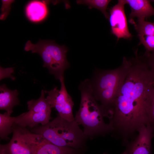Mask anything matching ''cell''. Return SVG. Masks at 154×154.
<instances>
[{
	"mask_svg": "<svg viewBox=\"0 0 154 154\" xmlns=\"http://www.w3.org/2000/svg\"><path fill=\"white\" fill-rule=\"evenodd\" d=\"M113 102L108 118L112 136L124 143L143 125L154 126L151 107L154 72L137 52Z\"/></svg>",
	"mask_w": 154,
	"mask_h": 154,
	"instance_id": "obj_1",
	"label": "cell"
},
{
	"mask_svg": "<svg viewBox=\"0 0 154 154\" xmlns=\"http://www.w3.org/2000/svg\"><path fill=\"white\" fill-rule=\"evenodd\" d=\"M79 89L81 101L74 120L83 126L84 133L88 139L111 133L112 128L105 122L103 111L94 97L90 79L81 82Z\"/></svg>",
	"mask_w": 154,
	"mask_h": 154,
	"instance_id": "obj_2",
	"label": "cell"
},
{
	"mask_svg": "<svg viewBox=\"0 0 154 154\" xmlns=\"http://www.w3.org/2000/svg\"><path fill=\"white\" fill-rule=\"evenodd\" d=\"M30 131L40 135L56 145L77 149H86L88 137L75 121H69L58 114L44 125L37 126Z\"/></svg>",
	"mask_w": 154,
	"mask_h": 154,
	"instance_id": "obj_3",
	"label": "cell"
},
{
	"mask_svg": "<svg viewBox=\"0 0 154 154\" xmlns=\"http://www.w3.org/2000/svg\"><path fill=\"white\" fill-rule=\"evenodd\" d=\"M130 59L123 58L121 65L109 70H97L90 79L94 97L103 110L105 117H108L112 105L129 71Z\"/></svg>",
	"mask_w": 154,
	"mask_h": 154,
	"instance_id": "obj_4",
	"label": "cell"
},
{
	"mask_svg": "<svg viewBox=\"0 0 154 154\" xmlns=\"http://www.w3.org/2000/svg\"><path fill=\"white\" fill-rule=\"evenodd\" d=\"M24 50L39 54L43 61V67L47 68L56 80L64 76L65 70L69 67L66 58L67 48L64 45H59L53 41L40 40L33 44L28 40Z\"/></svg>",
	"mask_w": 154,
	"mask_h": 154,
	"instance_id": "obj_5",
	"label": "cell"
},
{
	"mask_svg": "<svg viewBox=\"0 0 154 154\" xmlns=\"http://www.w3.org/2000/svg\"><path fill=\"white\" fill-rule=\"evenodd\" d=\"M12 129L13 135L9 143L0 144V154H35L47 141L42 136L15 123Z\"/></svg>",
	"mask_w": 154,
	"mask_h": 154,
	"instance_id": "obj_6",
	"label": "cell"
},
{
	"mask_svg": "<svg viewBox=\"0 0 154 154\" xmlns=\"http://www.w3.org/2000/svg\"><path fill=\"white\" fill-rule=\"evenodd\" d=\"M59 80L61 84L60 90L55 87L49 91L44 90L45 93L48 94L46 100L51 108L57 110L60 116L69 121H74L73 114L74 103L66 90L64 76Z\"/></svg>",
	"mask_w": 154,
	"mask_h": 154,
	"instance_id": "obj_7",
	"label": "cell"
},
{
	"mask_svg": "<svg viewBox=\"0 0 154 154\" xmlns=\"http://www.w3.org/2000/svg\"><path fill=\"white\" fill-rule=\"evenodd\" d=\"M125 0H119L110 10L109 18L112 33L117 38L129 39L132 35L129 32L124 10Z\"/></svg>",
	"mask_w": 154,
	"mask_h": 154,
	"instance_id": "obj_8",
	"label": "cell"
},
{
	"mask_svg": "<svg viewBox=\"0 0 154 154\" xmlns=\"http://www.w3.org/2000/svg\"><path fill=\"white\" fill-rule=\"evenodd\" d=\"M135 138L127 145L122 154H151V141L154 135V126L148 124L141 127Z\"/></svg>",
	"mask_w": 154,
	"mask_h": 154,
	"instance_id": "obj_9",
	"label": "cell"
},
{
	"mask_svg": "<svg viewBox=\"0 0 154 154\" xmlns=\"http://www.w3.org/2000/svg\"><path fill=\"white\" fill-rule=\"evenodd\" d=\"M51 112H35L28 111L23 113L17 117L15 123L21 126L29 127L33 128L39 124L44 125L51 119Z\"/></svg>",
	"mask_w": 154,
	"mask_h": 154,
	"instance_id": "obj_10",
	"label": "cell"
},
{
	"mask_svg": "<svg viewBox=\"0 0 154 154\" xmlns=\"http://www.w3.org/2000/svg\"><path fill=\"white\" fill-rule=\"evenodd\" d=\"M126 4L130 6L131 11L129 14L130 22L135 17L137 20H145L154 16V8L147 0H126Z\"/></svg>",
	"mask_w": 154,
	"mask_h": 154,
	"instance_id": "obj_11",
	"label": "cell"
},
{
	"mask_svg": "<svg viewBox=\"0 0 154 154\" xmlns=\"http://www.w3.org/2000/svg\"><path fill=\"white\" fill-rule=\"evenodd\" d=\"M19 94L17 90H11L6 85L3 84L0 86V110H5L11 116L13 112L14 107L19 104L18 98Z\"/></svg>",
	"mask_w": 154,
	"mask_h": 154,
	"instance_id": "obj_12",
	"label": "cell"
},
{
	"mask_svg": "<svg viewBox=\"0 0 154 154\" xmlns=\"http://www.w3.org/2000/svg\"><path fill=\"white\" fill-rule=\"evenodd\" d=\"M26 11L29 20L33 22H38L46 17L48 13V9L44 2L33 1L27 5Z\"/></svg>",
	"mask_w": 154,
	"mask_h": 154,
	"instance_id": "obj_13",
	"label": "cell"
},
{
	"mask_svg": "<svg viewBox=\"0 0 154 154\" xmlns=\"http://www.w3.org/2000/svg\"><path fill=\"white\" fill-rule=\"evenodd\" d=\"M86 150L58 146L47 141L39 147L35 154H83Z\"/></svg>",
	"mask_w": 154,
	"mask_h": 154,
	"instance_id": "obj_14",
	"label": "cell"
},
{
	"mask_svg": "<svg viewBox=\"0 0 154 154\" xmlns=\"http://www.w3.org/2000/svg\"><path fill=\"white\" fill-rule=\"evenodd\" d=\"M17 117H11L7 112L0 114V137L1 139H9V135L12 133V127Z\"/></svg>",
	"mask_w": 154,
	"mask_h": 154,
	"instance_id": "obj_15",
	"label": "cell"
},
{
	"mask_svg": "<svg viewBox=\"0 0 154 154\" xmlns=\"http://www.w3.org/2000/svg\"><path fill=\"white\" fill-rule=\"evenodd\" d=\"M45 93L42 90L40 98L37 100H31L27 102L28 110L35 112H51L50 105L45 98Z\"/></svg>",
	"mask_w": 154,
	"mask_h": 154,
	"instance_id": "obj_16",
	"label": "cell"
},
{
	"mask_svg": "<svg viewBox=\"0 0 154 154\" xmlns=\"http://www.w3.org/2000/svg\"><path fill=\"white\" fill-rule=\"evenodd\" d=\"M135 29L138 35H154V22L147 21L145 20H137L133 21Z\"/></svg>",
	"mask_w": 154,
	"mask_h": 154,
	"instance_id": "obj_17",
	"label": "cell"
},
{
	"mask_svg": "<svg viewBox=\"0 0 154 154\" xmlns=\"http://www.w3.org/2000/svg\"><path fill=\"white\" fill-rule=\"evenodd\" d=\"M111 0H77L79 4L87 5L91 8H95L100 10L107 19H108L109 15L106 11L108 5Z\"/></svg>",
	"mask_w": 154,
	"mask_h": 154,
	"instance_id": "obj_18",
	"label": "cell"
},
{
	"mask_svg": "<svg viewBox=\"0 0 154 154\" xmlns=\"http://www.w3.org/2000/svg\"><path fill=\"white\" fill-rule=\"evenodd\" d=\"M140 43L145 47L146 53L154 51V35H138Z\"/></svg>",
	"mask_w": 154,
	"mask_h": 154,
	"instance_id": "obj_19",
	"label": "cell"
},
{
	"mask_svg": "<svg viewBox=\"0 0 154 154\" xmlns=\"http://www.w3.org/2000/svg\"><path fill=\"white\" fill-rule=\"evenodd\" d=\"M0 80L6 78H11L12 80H14L15 78L12 75L13 73L14 68L10 67L4 68L0 66Z\"/></svg>",
	"mask_w": 154,
	"mask_h": 154,
	"instance_id": "obj_20",
	"label": "cell"
},
{
	"mask_svg": "<svg viewBox=\"0 0 154 154\" xmlns=\"http://www.w3.org/2000/svg\"><path fill=\"white\" fill-rule=\"evenodd\" d=\"M3 5L2 7V11L3 12V14H2L1 17V19H3V18L5 17L7 15V14H8V12L10 9V5L11 3L13 2V1H8V0H2Z\"/></svg>",
	"mask_w": 154,
	"mask_h": 154,
	"instance_id": "obj_21",
	"label": "cell"
},
{
	"mask_svg": "<svg viewBox=\"0 0 154 154\" xmlns=\"http://www.w3.org/2000/svg\"><path fill=\"white\" fill-rule=\"evenodd\" d=\"M146 54L148 58L146 62L150 68L154 72V51Z\"/></svg>",
	"mask_w": 154,
	"mask_h": 154,
	"instance_id": "obj_22",
	"label": "cell"
},
{
	"mask_svg": "<svg viewBox=\"0 0 154 154\" xmlns=\"http://www.w3.org/2000/svg\"><path fill=\"white\" fill-rule=\"evenodd\" d=\"M151 113L154 119V96L152 105Z\"/></svg>",
	"mask_w": 154,
	"mask_h": 154,
	"instance_id": "obj_23",
	"label": "cell"
},
{
	"mask_svg": "<svg viewBox=\"0 0 154 154\" xmlns=\"http://www.w3.org/2000/svg\"><path fill=\"white\" fill-rule=\"evenodd\" d=\"M152 1V2H154V0H151V1Z\"/></svg>",
	"mask_w": 154,
	"mask_h": 154,
	"instance_id": "obj_24",
	"label": "cell"
},
{
	"mask_svg": "<svg viewBox=\"0 0 154 154\" xmlns=\"http://www.w3.org/2000/svg\"><path fill=\"white\" fill-rule=\"evenodd\" d=\"M103 154H108L106 153H104Z\"/></svg>",
	"mask_w": 154,
	"mask_h": 154,
	"instance_id": "obj_25",
	"label": "cell"
}]
</instances>
